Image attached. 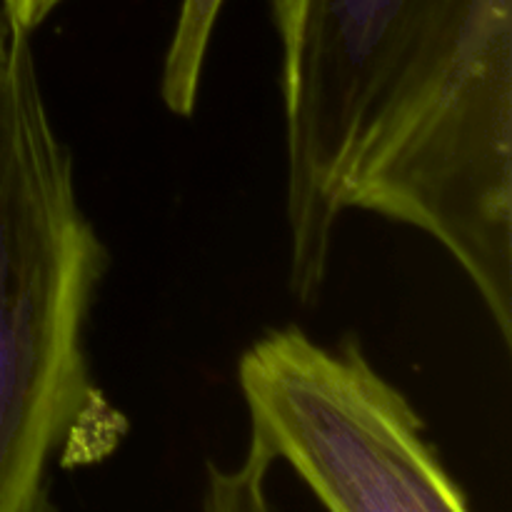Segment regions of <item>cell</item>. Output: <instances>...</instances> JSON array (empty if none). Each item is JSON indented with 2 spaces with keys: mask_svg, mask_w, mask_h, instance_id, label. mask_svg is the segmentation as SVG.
Segmentation results:
<instances>
[{
  "mask_svg": "<svg viewBox=\"0 0 512 512\" xmlns=\"http://www.w3.org/2000/svg\"><path fill=\"white\" fill-rule=\"evenodd\" d=\"M290 290L348 210L433 238L488 310L512 295V0H270Z\"/></svg>",
  "mask_w": 512,
  "mask_h": 512,
  "instance_id": "1",
  "label": "cell"
},
{
  "mask_svg": "<svg viewBox=\"0 0 512 512\" xmlns=\"http://www.w3.org/2000/svg\"><path fill=\"white\" fill-rule=\"evenodd\" d=\"M108 250L75 188L30 35L0 65V512H55L53 473L118 413L85 333Z\"/></svg>",
  "mask_w": 512,
  "mask_h": 512,
  "instance_id": "2",
  "label": "cell"
},
{
  "mask_svg": "<svg viewBox=\"0 0 512 512\" xmlns=\"http://www.w3.org/2000/svg\"><path fill=\"white\" fill-rule=\"evenodd\" d=\"M250 435L328 512H473L403 390L355 335L335 348L298 325L268 330L238 360Z\"/></svg>",
  "mask_w": 512,
  "mask_h": 512,
  "instance_id": "3",
  "label": "cell"
},
{
  "mask_svg": "<svg viewBox=\"0 0 512 512\" xmlns=\"http://www.w3.org/2000/svg\"><path fill=\"white\" fill-rule=\"evenodd\" d=\"M225 0H180L178 23L160 73V98L173 115L188 118L198 105L200 80L215 23Z\"/></svg>",
  "mask_w": 512,
  "mask_h": 512,
  "instance_id": "4",
  "label": "cell"
},
{
  "mask_svg": "<svg viewBox=\"0 0 512 512\" xmlns=\"http://www.w3.org/2000/svg\"><path fill=\"white\" fill-rule=\"evenodd\" d=\"M273 455L250 435L243 458L235 465H208L200 512H275L270 500Z\"/></svg>",
  "mask_w": 512,
  "mask_h": 512,
  "instance_id": "5",
  "label": "cell"
},
{
  "mask_svg": "<svg viewBox=\"0 0 512 512\" xmlns=\"http://www.w3.org/2000/svg\"><path fill=\"white\" fill-rule=\"evenodd\" d=\"M63 3L65 0H3L0 10H3V15L8 18L10 28L30 35Z\"/></svg>",
  "mask_w": 512,
  "mask_h": 512,
  "instance_id": "6",
  "label": "cell"
},
{
  "mask_svg": "<svg viewBox=\"0 0 512 512\" xmlns=\"http://www.w3.org/2000/svg\"><path fill=\"white\" fill-rule=\"evenodd\" d=\"M10 40H13V28H10L8 18H5L3 10H0V65H3L5 55H8Z\"/></svg>",
  "mask_w": 512,
  "mask_h": 512,
  "instance_id": "7",
  "label": "cell"
}]
</instances>
